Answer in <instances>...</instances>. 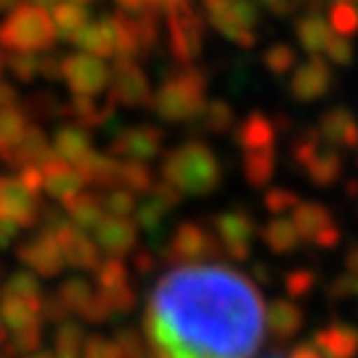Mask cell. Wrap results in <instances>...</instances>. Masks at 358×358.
Listing matches in <instances>:
<instances>
[{
	"mask_svg": "<svg viewBox=\"0 0 358 358\" xmlns=\"http://www.w3.org/2000/svg\"><path fill=\"white\" fill-rule=\"evenodd\" d=\"M268 313L263 297L226 266L189 263L165 273L149 297V337L162 358H252Z\"/></svg>",
	"mask_w": 358,
	"mask_h": 358,
	"instance_id": "cell-1",
	"label": "cell"
},
{
	"mask_svg": "<svg viewBox=\"0 0 358 358\" xmlns=\"http://www.w3.org/2000/svg\"><path fill=\"white\" fill-rule=\"evenodd\" d=\"M167 189L183 194H205L220 180L217 157L205 143H180L165 157Z\"/></svg>",
	"mask_w": 358,
	"mask_h": 358,
	"instance_id": "cell-2",
	"label": "cell"
},
{
	"mask_svg": "<svg viewBox=\"0 0 358 358\" xmlns=\"http://www.w3.org/2000/svg\"><path fill=\"white\" fill-rule=\"evenodd\" d=\"M207 80L196 66H183L167 77L152 96L154 112L167 122H189L205 112Z\"/></svg>",
	"mask_w": 358,
	"mask_h": 358,
	"instance_id": "cell-3",
	"label": "cell"
},
{
	"mask_svg": "<svg viewBox=\"0 0 358 358\" xmlns=\"http://www.w3.org/2000/svg\"><path fill=\"white\" fill-rule=\"evenodd\" d=\"M56 43V27L45 8L38 6H16L8 19L0 24V48L11 53L51 51Z\"/></svg>",
	"mask_w": 358,
	"mask_h": 358,
	"instance_id": "cell-4",
	"label": "cell"
},
{
	"mask_svg": "<svg viewBox=\"0 0 358 358\" xmlns=\"http://www.w3.org/2000/svg\"><path fill=\"white\" fill-rule=\"evenodd\" d=\"M165 24L176 62L192 66L205 48V19L189 0H165Z\"/></svg>",
	"mask_w": 358,
	"mask_h": 358,
	"instance_id": "cell-5",
	"label": "cell"
},
{
	"mask_svg": "<svg viewBox=\"0 0 358 358\" xmlns=\"http://www.w3.org/2000/svg\"><path fill=\"white\" fill-rule=\"evenodd\" d=\"M210 24L239 48H255L260 8L255 0H202Z\"/></svg>",
	"mask_w": 358,
	"mask_h": 358,
	"instance_id": "cell-6",
	"label": "cell"
},
{
	"mask_svg": "<svg viewBox=\"0 0 358 358\" xmlns=\"http://www.w3.org/2000/svg\"><path fill=\"white\" fill-rule=\"evenodd\" d=\"M62 80H64L69 90L75 96H99L109 88L112 83V69L103 64L99 56H90V53L80 51L72 56H64L62 62Z\"/></svg>",
	"mask_w": 358,
	"mask_h": 358,
	"instance_id": "cell-7",
	"label": "cell"
},
{
	"mask_svg": "<svg viewBox=\"0 0 358 358\" xmlns=\"http://www.w3.org/2000/svg\"><path fill=\"white\" fill-rule=\"evenodd\" d=\"M294 157L303 162L308 176L316 183H332L343 173V159L332 146H321L319 133H310L294 146Z\"/></svg>",
	"mask_w": 358,
	"mask_h": 358,
	"instance_id": "cell-8",
	"label": "cell"
},
{
	"mask_svg": "<svg viewBox=\"0 0 358 358\" xmlns=\"http://www.w3.org/2000/svg\"><path fill=\"white\" fill-rule=\"evenodd\" d=\"M334 75L329 64L321 56H310L308 62H303L300 66H294V75L289 80V93L294 101L310 103L324 99L332 90Z\"/></svg>",
	"mask_w": 358,
	"mask_h": 358,
	"instance_id": "cell-9",
	"label": "cell"
},
{
	"mask_svg": "<svg viewBox=\"0 0 358 358\" xmlns=\"http://www.w3.org/2000/svg\"><path fill=\"white\" fill-rule=\"evenodd\" d=\"M109 85H112V101L122 103V106H141V103L152 101L149 80L141 66L136 64V59H115Z\"/></svg>",
	"mask_w": 358,
	"mask_h": 358,
	"instance_id": "cell-10",
	"label": "cell"
},
{
	"mask_svg": "<svg viewBox=\"0 0 358 358\" xmlns=\"http://www.w3.org/2000/svg\"><path fill=\"white\" fill-rule=\"evenodd\" d=\"M35 192L22 178H0V223L24 226L35 217Z\"/></svg>",
	"mask_w": 358,
	"mask_h": 358,
	"instance_id": "cell-11",
	"label": "cell"
},
{
	"mask_svg": "<svg viewBox=\"0 0 358 358\" xmlns=\"http://www.w3.org/2000/svg\"><path fill=\"white\" fill-rule=\"evenodd\" d=\"M51 152L56 154V159L69 162V165L77 167L80 173L85 170V165L90 162V157L96 154L93 146H90L88 130L80 128V125H64V128L56 130Z\"/></svg>",
	"mask_w": 358,
	"mask_h": 358,
	"instance_id": "cell-12",
	"label": "cell"
},
{
	"mask_svg": "<svg viewBox=\"0 0 358 358\" xmlns=\"http://www.w3.org/2000/svg\"><path fill=\"white\" fill-rule=\"evenodd\" d=\"M162 146V130L152 125H136V128L122 130L115 138V154L133 159V162H146Z\"/></svg>",
	"mask_w": 358,
	"mask_h": 358,
	"instance_id": "cell-13",
	"label": "cell"
},
{
	"mask_svg": "<svg viewBox=\"0 0 358 358\" xmlns=\"http://www.w3.org/2000/svg\"><path fill=\"white\" fill-rule=\"evenodd\" d=\"M40 173H43V189L62 202H72L85 183L83 173L62 159H45L40 165Z\"/></svg>",
	"mask_w": 358,
	"mask_h": 358,
	"instance_id": "cell-14",
	"label": "cell"
},
{
	"mask_svg": "<svg viewBox=\"0 0 358 358\" xmlns=\"http://www.w3.org/2000/svg\"><path fill=\"white\" fill-rule=\"evenodd\" d=\"M292 223L297 226V231H300V239H306V242L329 247V244H334L337 236H340L332 215L319 205H300L297 213H294Z\"/></svg>",
	"mask_w": 358,
	"mask_h": 358,
	"instance_id": "cell-15",
	"label": "cell"
},
{
	"mask_svg": "<svg viewBox=\"0 0 358 358\" xmlns=\"http://www.w3.org/2000/svg\"><path fill=\"white\" fill-rule=\"evenodd\" d=\"M319 138L329 146H345V149H356L358 146V120L345 106H332L327 109L324 117L319 120Z\"/></svg>",
	"mask_w": 358,
	"mask_h": 358,
	"instance_id": "cell-16",
	"label": "cell"
},
{
	"mask_svg": "<svg viewBox=\"0 0 358 358\" xmlns=\"http://www.w3.org/2000/svg\"><path fill=\"white\" fill-rule=\"evenodd\" d=\"M75 43L80 51L99 56V59H109L115 56V27H112V16H101L96 22H88L75 35Z\"/></svg>",
	"mask_w": 358,
	"mask_h": 358,
	"instance_id": "cell-17",
	"label": "cell"
},
{
	"mask_svg": "<svg viewBox=\"0 0 358 358\" xmlns=\"http://www.w3.org/2000/svg\"><path fill=\"white\" fill-rule=\"evenodd\" d=\"M255 223L242 213H229V215L217 217V236L231 252L247 255L252 242H255Z\"/></svg>",
	"mask_w": 358,
	"mask_h": 358,
	"instance_id": "cell-18",
	"label": "cell"
},
{
	"mask_svg": "<svg viewBox=\"0 0 358 358\" xmlns=\"http://www.w3.org/2000/svg\"><path fill=\"white\" fill-rule=\"evenodd\" d=\"M27 128H29V122H27L24 112L16 103L0 109V157L13 159V154H16L19 143L24 138Z\"/></svg>",
	"mask_w": 358,
	"mask_h": 358,
	"instance_id": "cell-19",
	"label": "cell"
},
{
	"mask_svg": "<svg viewBox=\"0 0 358 358\" xmlns=\"http://www.w3.org/2000/svg\"><path fill=\"white\" fill-rule=\"evenodd\" d=\"M294 32H297L300 45H303L310 56H321V51L327 48V43L332 38V27H329V22H327L321 13H306V16L297 22Z\"/></svg>",
	"mask_w": 358,
	"mask_h": 358,
	"instance_id": "cell-20",
	"label": "cell"
},
{
	"mask_svg": "<svg viewBox=\"0 0 358 358\" xmlns=\"http://www.w3.org/2000/svg\"><path fill=\"white\" fill-rule=\"evenodd\" d=\"M316 350L324 358H353L358 353V329H353V327H332L324 334H319Z\"/></svg>",
	"mask_w": 358,
	"mask_h": 358,
	"instance_id": "cell-21",
	"label": "cell"
},
{
	"mask_svg": "<svg viewBox=\"0 0 358 358\" xmlns=\"http://www.w3.org/2000/svg\"><path fill=\"white\" fill-rule=\"evenodd\" d=\"M24 260L29 268L43 271V273H53V271H59L64 266V255H62L59 244L53 239V234L40 236V239H35V242L29 244L24 250Z\"/></svg>",
	"mask_w": 358,
	"mask_h": 358,
	"instance_id": "cell-22",
	"label": "cell"
},
{
	"mask_svg": "<svg viewBox=\"0 0 358 358\" xmlns=\"http://www.w3.org/2000/svg\"><path fill=\"white\" fill-rule=\"evenodd\" d=\"M96 229H99V234H96L99 247H101V250H109V252H122V250H128L130 244H133V239H136V229L130 226L125 217L109 215V220L103 217Z\"/></svg>",
	"mask_w": 358,
	"mask_h": 358,
	"instance_id": "cell-23",
	"label": "cell"
},
{
	"mask_svg": "<svg viewBox=\"0 0 358 358\" xmlns=\"http://www.w3.org/2000/svg\"><path fill=\"white\" fill-rule=\"evenodd\" d=\"M239 143H242L247 152H263L273 146V125H271L268 117L263 115H250L239 125Z\"/></svg>",
	"mask_w": 358,
	"mask_h": 358,
	"instance_id": "cell-24",
	"label": "cell"
},
{
	"mask_svg": "<svg viewBox=\"0 0 358 358\" xmlns=\"http://www.w3.org/2000/svg\"><path fill=\"white\" fill-rule=\"evenodd\" d=\"M53 27H56V32L66 38L69 43L75 40V35L83 29V27L90 22L88 11H85V6H80V3H72V0H59L56 3V8H53Z\"/></svg>",
	"mask_w": 358,
	"mask_h": 358,
	"instance_id": "cell-25",
	"label": "cell"
},
{
	"mask_svg": "<svg viewBox=\"0 0 358 358\" xmlns=\"http://www.w3.org/2000/svg\"><path fill=\"white\" fill-rule=\"evenodd\" d=\"M329 27L334 29V35L353 38L358 32V11L345 0H332L329 3Z\"/></svg>",
	"mask_w": 358,
	"mask_h": 358,
	"instance_id": "cell-26",
	"label": "cell"
},
{
	"mask_svg": "<svg viewBox=\"0 0 358 358\" xmlns=\"http://www.w3.org/2000/svg\"><path fill=\"white\" fill-rule=\"evenodd\" d=\"M266 242L276 252H289L303 239H300V231H297V226H294L292 220H273L268 229H266Z\"/></svg>",
	"mask_w": 358,
	"mask_h": 358,
	"instance_id": "cell-27",
	"label": "cell"
},
{
	"mask_svg": "<svg viewBox=\"0 0 358 358\" xmlns=\"http://www.w3.org/2000/svg\"><path fill=\"white\" fill-rule=\"evenodd\" d=\"M263 64H266V69H268L271 75H287L297 64V53L287 43H273L263 53Z\"/></svg>",
	"mask_w": 358,
	"mask_h": 358,
	"instance_id": "cell-28",
	"label": "cell"
},
{
	"mask_svg": "<svg viewBox=\"0 0 358 358\" xmlns=\"http://www.w3.org/2000/svg\"><path fill=\"white\" fill-rule=\"evenodd\" d=\"M207 247H210V236L205 229H196V226H183L176 236V250L183 257L189 255H205Z\"/></svg>",
	"mask_w": 358,
	"mask_h": 358,
	"instance_id": "cell-29",
	"label": "cell"
},
{
	"mask_svg": "<svg viewBox=\"0 0 358 358\" xmlns=\"http://www.w3.org/2000/svg\"><path fill=\"white\" fill-rule=\"evenodd\" d=\"M6 64L11 69V75L19 83H32L40 75V59L35 53H11L6 59Z\"/></svg>",
	"mask_w": 358,
	"mask_h": 358,
	"instance_id": "cell-30",
	"label": "cell"
},
{
	"mask_svg": "<svg viewBox=\"0 0 358 358\" xmlns=\"http://www.w3.org/2000/svg\"><path fill=\"white\" fill-rule=\"evenodd\" d=\"M271 173H273V154H271V149H263V152H247V176H250L252 183L268 180Z\"/></svg>",
	"mask_w": 358,
	"mask_h": 358,
	"instance_id": "cell-31",
	"label": "cell"
},
{
	"mask_svg": "<svg viewBox=\"0 0 358 358\" xmlns=\"http://www.w3.org/2000/svg\"><path fill=\"white\" fill-rule=\"evenodd\" d=\"M205 120H207V128L215 130V133H226L229 125H234V112L229 109V103L223 101H213L205 106Z\"/></svg>",
	"mask_w": 358,
	"mask_h": 358,
	"instance_id": "cell-32",
	"label": "cell"
},
{
	"mask_svg": "<svg viewBox=\"0 0 358 358\" xmlns=\"http://www.w3.org/2000/svg\"><path fill=\"white\" fill-rule=\"evenodd\" d=\"M324 53H327V59L337 66L353 64V43L348 38H343V35H332L329 43H327V48H324Z\"/></svg>",
	"mask_w": 358,
	"mask_h": 358,
	"instance_id": "cell-33",
	"label": "cell"
},
{
	"mask_svg": "<svg viewBox=\"0 0 358 358\" xmlns=\"http://www.w3.org/2000/svg\"><path fill=\"white\" fill-rule=\"evenodd\" d=\"M83 358H122V353L117 350L115 343L106 340H88L83 348Z\"/></svg>",
	"mask_w": 358,
	"mask_h": 358,
	"instance_id": "cell-34",
	"label": "cell"
},
{
	"mask_svg": "<svg viewBox=\"0 0 358 358\" xmlns=\"http://www.w3.org/2000/svg\"><path fill=\"white\" fill-rule=\"evenodd\" d=\"M62 62L64 56H56V53H48L40 59V75L48 77V80H62Z\"/></svg>",
	"mask_w": 358,
	"mask_h": 358,
	"instance_id": "cell-35",
	"label": "cell"
},
{
	"mask_svg": "<svg viewBox=\"0 0 358 358\" xmlns=\"http://www.w3.org/2000/svg\"><path fill=\"white\" fill-rule=\"evenodd\" d=\"M13 103H16V90H13V85H8V83L0 80V109L13 106Z\"/></svg>",
	"mask_w": 358,
	"mask_h": 358,
	"instance_id": "cell-36",
	"label": "cell"
},
{
	"mask_svg": "<svg viewBox=\"0 0 358 358\" xmlns=\"http://www.w3.org/2000/svg\"><path fill=\"white\" fill-rule=\"evenodd\" d=\"M268 358H324L316 348H297L292 353H282V356H268Z\"/></svg>",
	"mask_w": 358,
	"mask_h": 358,
	"instance_id": "cell-37",
	"label": "cell"
},
{
	"mask_svg": "<svg viewBox=\"0 0 358 358\" xmlns=\"http://www.w3.org/2000/svg\"><path fill=\"white\" fill-rule=\"evenodd\" d=\"M120 6H122V11H130V13H138L146 8V0H117Z\"/></svg>",
	"mask_w": 358,
	"mask_h": 358,
	"instance_id": "cell-38",
	"label": "cell"
},
{
	"mask_svg": "<svg viewBox=\"0 0 358 358\" xmlns=\"http://www.w3.org/2000/svg\"><path fill=\"white\" fill-rule=\"evenodd\" d=\"M27 3H29V6H38V8H45V11H48V8H56V3H59V0H27Z\"/></svg>",
	"mask_w": 358,
	"mask_h": 358,
	"instance_id": "cell-39",
	"label": "cell"
},
{
	"mask_svg": "<svg viewBox=\"0 0 358 358\" xmlns=\"http://www.w3.org/2000/svg\"><path fill=\"white\" fill-rule=\"evenodd\" d=\"M16 6H22V0H0V11H13Z\"/></svg>",
	"mask_w": 358,
	"mask_h": 358,
	"instance_id": "cell-40",
	"label": "cell"
},
{
	"mask_svg": "<svg viewBox=\"0 0 358 358\" xmlns=\"http://www.w3.org/2000/svg\"><path fill=\"white\" fill-rule=\"evenodd\" d=\"M3 66H6V56L0 53V75H3Z\"/></svg>",
	"mask_w": 358,
	"mask_h": 358,
	"instance_id": "cell-41",
	"label": "cell"
},
{
	"mask_svg": "<svg viewBox=\"0 0 358 358\" xmlns=\"http://www.w3.org/2000/svg\"><path fill=\"white\" fill-rule=\"evenodd\" d=\"M72 3H80V6H88V3H93V0H72Z\"/></svg>",
	"mask_w": 358,
	"mask_h": 358,
	"instance_id": "cell-42",
	"label": "cell"
},
{
	"mask_svg": "<svg viewBox=\"0 0 358 358\" xmlns=\"http://www.w3.org/2000/svg\"><path fill=\"white\" fill-rule=\"evenodd\" d=\"M345 3H356V0H345Z\"/></svg>",
	"mask_w": 358,
	"mask_h": 358,
	"instance_id": "cell-43",
	"label": "cell"
}]
</instances>
